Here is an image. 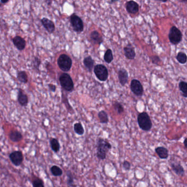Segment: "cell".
Returning <instances> with one entry per match:
<instances>
[{"mask_svg":"<svg viewBox=\"0 0 187 187\" xmlns=\"http://www.w3.org/2000/svg\"><path fill=\"white\" fill-rule=\"evenodd\" d=\"M72 64L71 59L65 54L61 55L58 58V65L60 70L64 72L69 71L71 69Z\"/></svg>","mask_w":187,"mask_h":187,"instance_id":"cell-3","label":"cell"},{"mask_svg":"<svg viewBox=\"0 0 187 187\" xmlns=\"http://www.w3.org/2000/svg\"><path fill=\"white\" fill-rule=\"evenodd\" d=\"M48 87H49V89H50V91H52V92H55V91H56V86L55 85H53V84H52V83H50L48 85Z\"/></svg>","mask_w":187,"mask_h":187,"instance_id":"cell-35","label":"cell"},{"mask_svg":"<svg viewBox=\"0 0 187 187\" xmlns=\"http://www.w3.org/2000/svg\"><path fill=\"white\" fill-rule=\"evenodd\" d=\"M186 140H187V138L185 137V140H184V142H183V144L185 145V148H187V143H186Z\"/></svg>","mask_w":187,"mask_h":187,"instance_id":"cell-37","label":"cell"},{"mask_svg":"<svg viewBox=\"0 0 187 187\" xmlns=\"http://www.w3.org/2000/svg\"><path fill=\"white\" fill-rule=\"evenodd\" d=\"M122 166L124 170L126 171H129L131 167V164L129 161L125 160L122 164Z\"/></svg>","mask_w":187,"mask_h":187,"instance_id":"cell-34","label":"cell"},{"mask_svg":"<svg viewBox=\"0 0 187 187\" xmlns=\"http://www.w3.org/2000/svg\"><path fill=\"white\" fill-rule=\"evenodd\" d=\"M41 23L45 29L50 34H52L55 31V24L54 22L47 18H43L41 20Z\"/></svg>","mask_w":187,"mask_h":187,"instance_id":"cell-10","label":"cell"},{"mask_svg":"<svg viewBox=\"0 0 187 187\" xmlns=\"http://www.w3.org/2000/svg\"><path fill=\"white\" fill-rule=\"evenodd\" d=\"M118 77L120 84L122 86H124L127 83L128 79V74L127 70L123 68L121 69L118 72Z\"/></svg>","mask_w":187,"mask_h":187,"instance_id":"cell-14","label":"cell"},{"mask_svg":"<svg viewBox=\"0 0 187 187\" xmlns=\"http://www.w3.org/2000/svg\"><path fill=\"white\" fill-rule=\"evenodd\" d=\"M169 39L170 43L173 45H176L180 43L182 40V34L180 29L173 26L170 29L169 34Z\"/></svg>","mask_w":187,"mask_h":187,"instance_id":"cell-5","label":"cell"},{"mask_svg":"<svg viewBox=\"0 0 187 187\" xmlns=\"http://www.w3.org/2000/svg\"><path fill=\"white\" fill-rule=\"evenodd\" d=\"M13 45L19 51H22L24 50L26 46V41L23 38L19 36H16L13 39Z\"/></svg>","mask_w":187,"mask_h":187,"instance_id":"cell-12","label":"cell"},{"mask_svg":"<svg viewBox=\"0 0 187 187\" xmlns=\"http://www.w3.org/2000/svg\"><path fill=\"white\" fill-rule=\"evenodd\" d=\"M70 23L73 30L76 33L83 32L84 28L83 20L79 16L73 14L70 17Z\"/></svg>","mask_w":187,"mask_h":187,"instance_id":"cell-7","label":"cell"},{"mask_svg":"<svg viewBox=\"0 0 187 187\" xmlns=\"http://www.w3.org/2000/svg\"><path fill=\"white\" fill-rule=\"evenodd\" d=\"M94 72L98 79L101 81H105L108 77V70L107 68L103 64H97L94 67Z\"/></svg>","mask_w":187,"mask_h":187,"instance_id":"cell-6","label":"cell"},{"mask_svg":"<svg viewBox=\"0 0 187 187\" xmlns=\"http://www.w3.org/2000/svg\"><path fill=\"white\" fill-rule=\"evenodd\" d=\"M171 167L176 175L181 177H183L185 176V169L180 163L172 162L171 164Z\"/></svg>","mask_w":187,"mask_h":187,"instance_id":"cell-15","label":"cell"},{"mask_svg":"<svg viewBox=\"0 0 187 187\" xmlns=\"http://www.w3.org/2000/svg\"><path fill=\"white\" fill-rule=\"evenodd\" d=\"M9 2V0H1L0 3L1 4H6Z\"/></svg>","mask_w":187,"mask_h":187,"instance_id":"cell-36","label":"cell"},{"mask_svg":"<svg viewBox=\"0 0 187 187\" xmlns=\"http://www.w3.org/2000/svg\"><path fill=\"white\" fill-rule=\"evenodd\" d=\"M130 87L132 92L137 96H142L143 94V87L139 80L136 79L132 80L131 83Z\"/></svg>","mask_w":187,"mask_h":187,"instance_id":"cell-9","label":"cell"},{"mask_svg":"<svg viewBox=\"0 0 187 187\" xmlns=\"http://www.w3.org/2000/svg\"><path fill=\"white\" fill-rule=\"evenodd\" d=\"M32 64H33V67H34L35 69L39 70V67H40V65L41 64V60L39 58L35 57L33 60V62H32Z\"/></svg>","mask_w":187,"mask_h":187,"instance_id":"cell-32","label":"cell"},{"mask_svg":"<svg viewBox=\"0 0 187 187\" xmlns=\"http://www.w3.org/2000/svg\"><path fill=\"white\" fill-rule=\"evenodd\" d=\"M176 59L178 62L183 64L187 62V55L185 53L180 52L177 54Z\"/></svg>","mask_w":187,"mask_h":187,"instance_id":"cell-28","label":"cell"},{"mask_svg":"<svg viewBox=\"0 0 187 187\" xmlns=\"http://www.w3.org/2000/svg\"><path fill=\"white\" fill-rule=\"evenodd\" d=\"M1 6H2V4H1V3H0V7H1Z\"/></svg>","mask_w":187,"mask_h":187,"instance_id":"cell-38","label":"cell"},{"mask_svg":"<svg viewBox=\"0 0 187 187\" xmlns=\"http://www.w3.org/2000/svg\"><path fill=\"white\" fill-rule=\"evenodd\" d=\"M114 107L115 109V111L119 114H121L124 112V108L123 107L122 105L120 103L115 102L114 104Z\"/></svg>","mask_w":187,"mask_h":187,"instance_id":"cell-30","label":"cell"},{"mask_svg":"<svg viewBox=\"0 0 187 187\" xmlns=\"http://www.w3.org/2000/svg\"><path fill=\"white\" fill-rule=\"evenodd\" d=\"M60 85L64 90L68 92H71L74 90V85L71 77L67 73H63L59 77Z\"/></svg>","mask_w":187,"mask_h":187,"instance_id":"cell-4","label":"cell"},{"mask_svg":"<svg viewBox=\"0 0 187 187\" xmlns=\"http://www.w3.org/2000/svg\"><path fill=\"white\" fill-rule=\"evenodd\" d=\"M151 59L152 63L155 65H159L160 63L161 62L160 58L157 55H153L151 57Z\"/></svg>","mask_w":187,"mask_h":187,"instance_id":"cell-33","label":"cell"},{"mask_svg":"<svg viewBox=\"0 0 187 187\" xmlns=\"http://www.w3.org/2000/svg\"><path fill=\"white\" fill-rule=\"evenodd\" d=\"M32 185L33 187H45L43 180L39 178H36L33 180Z\"/></svg>","mask_w":187,"mask_h":187,"instance_id":"cell-31","label":"cell"},{"mask_svg":"<svg viewBox=\"0 0 187 187\" xmlns=\"http://www.w3.org/2000/svg\"><path fill=\"white\" fill-rule=\"evenodd\" d=\"M51 173L55 177H59L63 175V170L57 165H53L50 169Z\"/></svg>","mask_w":187,"mask_h":187,"instance_id":"cell-26","label":"cell"},{"mask_svg":"<svg viewBox=\"0 0 187 187\" xmlns=\"http://www.w3.org/2000/svg\"><path fill=\"white\" fill-rule=\"evenodd\" d=\"M18 102L22 107H26L29 102V99L27 95L24 93V90L22 88L18 89L17 97Z\"/></svg>","mask_w":187,"mask_h":187,"instance_id":"cell-11","label":"cell"},{"mask_svg":"<svg viewBox=\"0 0 187 187\" xmlns=\"http://www.w3.org/2000/svg\"><path fill=\"white\" fill-rule=\"evenodd\" d=\"M9 137L13 142H19L22 140V135L19 131H12L9 133Z\"/></svg>","mask_w":187,"mask_h":187,"instance_id":"cell-19","label":"cell"},{"mask_svg":"<svg viewBox=\"0 0 187 187\" xmlns=\"http://www.w3.org/2000/svg\"><path fill=\"white\" fill-rule=\"evenodd\" d=\"M90 38L93 43L96 45H99L100 46L103 43V39L102 36L96 30H94L91 33Z\"/></svg>","mask_w":187,"mask_h":187,"instance_id":"cell-18","label":"cell"},{"mask_svg":"<svg viewBox=\"0 0 187 187\" xmlns=\"http://www.w3.org/2000/svg\"><path fill=\"white\" fill-rule=\"evenodd\" d=\"M9 157L13 164L15 166H19L24 160L22 152L20 150H16L9 155Z\"/></svg>","mask_w":187,"mask_h":187,"instance_id":"cell-8","label":"cell"},{"mask_svg":"<svg viewBox=\"0 0 187 187\" xmlns=\"http://www.w3.org/2000/svg\"><path fill=\"white\" fill-rule=\"evenodd\" d=\"M74 132L79 136H82L85 133V130L83 127V125L80 122L75 123L74 125Z\"/></svg>","mask_w":187,"mask_h":187,"instance_id":"cell-25","label":"cell"},{"mask_svg":"<svg viewBox=\"0 0 187 187\" xmlns=\"http://www.w3.org/2000/svg\"><path fill=\"white\" fill-rule=\"evenodd\" d=\"M114 57H113V55H112V51L110 49H108L107 51L105 53L104 56V59L105 62L109 64L112 63Z\"/></svg>","mask_w":187,"mask_h":187,"instance_id":"cell-27","label":"cell"},{"mask_svg":"<svg viewBox=\"0 0 187 187\" xmlns=\"http://www.w3.org/2000/svg\"><path fill=\"white\" fill-rule=\"evenodd\" d=\"M50 146L54 152L57 153L60 150V145L58 140L55 138H51L50 140Z\"/></svg>","mask_w":187,"mask_h":187,"instance_id":"cell-20","label":"cell"},{"mask_svg":"<svg viewBox=\"0 0 187 187\" xmlns=\"http://www.w3.org/2000/svg\"><path fill=\"white\" fill-rule=\"evenodd\" d=\"M137 122L140 128L144 131H149L152 127V122L147 112H142L138 115Z\"/></svg>","mask_w":187,"mask_h":187,"instance_id":"cell-2","label":"cell"},{"mask_svg":"<svg viewBox=\"0 0 187 187\" xmlns=\"http://www.w3.org/2000/svg\"><path fill=\"white\" fill-rule=\"evenodd\" d=\"M155 152L161 159H167L169 157V150L164 147H158L155 149Z\"/></svg>","mask_w":187,"mask_h":187,"instance_id":"cell-17","label":"cell"},{"mask_svg":"<svg viewBox=\"0 0 187 187\" xmlns=\"http://www.w3.org/2000/svg\"><path fill=\"white\" fill-rule=\"evenodd\" d=\"M98 116L101 124H107L109 122V118L107 113L104 110H101L98 112Z\"/></svg>","mask_w":187,"mask_h":187,"instance_id":"cell-24","label":"cell"},{"mask_svg":"<svg viewBox=\"0 0 187 187\" xmlns=\"http://www.w3.org/2000/svg\"><path fill=\"white\" fill-rule=\"evenodd\" d=\"M126 8L128 13L131 14H136L139 11V5L133 1H130L127 2Z\"/></svg>","mask_w":187,"mask_h":187,"instance_id":"cell-13","label":"cell"},{"mask_svg":"<svg viewBox=\"0 0 187 187\" xmlns=\"http://www.w3.org/2000/svg\"><path fill=\"white\" fill-rule=\"evenodd\" d=\"M17 79L19 82L22 83H26L28 82V76L24 71H20L17 74Z\"/></svg>","mask_w":187,"mask_h":187,"instance_id":"cell-23","label":"cell"},{"mask_svg":"<svg viewBox=\"0 0 187 187\" xmlns=\"http://www.w3.org/2000/svg\"><path fill=\"white\" fill-rule=\"evenodd\" d=\"M124 53L127 59H130V60H133L136 57V52H135V49L132 47L131 45H127L124 48Z\"/></svg>","mask_w":187,"mask_h":187,"instance_id":"cell-16","label":"cell"},{"mask_svg":"<svg viewBox=\"0 0 187 187\" xmlns=\"http://www.w3.org/2000/svg\"><path fill=\"white\" fill-rule=\"evenodd\" d=\"M67 187H76L77 185L75 184L74 182V178L72 175V173L70 171H67Z\"/></svg>","mask_w":187,"mask_h":187,"instance_id":"cell-22","label":"cell"},{"mask_svg":"<svg viewBox=\"0 0 187 187\" xmlns=\"http://www.w3.org/2000/svg\"><path fill=\"white\" fill-rule=\"evenodd\" d=\"M112 148V146L110 143L102 138H99L97 142V157L100 160L105 159L108 152Z\"/></svg>","mask_w":187,"mask_h":187,"instance_id":"cell-1","label":"cell"},{"mask_svg":"<svg viewBox=\"0 0 187 187\" xmlns=\"http://www.w3.org/2000/svg\"><path fill=\"white\" fill-rule=\"evenodd\" d=\"M180 90L182 93V96L185 98L187 97V83L185 81H181L179 83Z\"/></svg>","mask_w":187,"mask_h":187,"instance_id":"cell-29","label":"cell"},{"mask_svg":"<svg viewBox=\"0 0 187 187\" xmlns=\"http://www.w3.org/2000/svg\"><path fill=\"white\" fill-rule=\"evenodd\" d=\"M83 64L85 67L87 69L89 72H91L94 67V60L91 56H88L85 58L83 60Z\"/></svg>","mask_w":187,"mask_h":187,"instance_id":"cell-21","label":"cell"}]
</instances>
